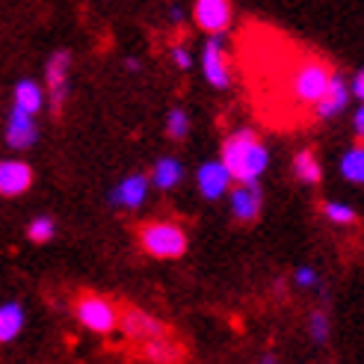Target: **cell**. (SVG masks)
Instances as JSON below:
<instances>
[{"mask_svg": "<svg viewBox=\"0 0 364 364\" xmlns=\"http://www.w3.org/2000/svg\"><path fill=\"white\" fill-rule=\"evenodd\" d=\"M223 163L234 181H261L269 166V151L258 134L243 127L223 142Z\"/></svg>", "mask_w": 364, "mask_h": 364, "instance_id": "cell-1", "label": "cell"}, {"mask_svg": "<svg viewBox=\"0 0 364 364\" xmlns=\"http://www.w3.org/2000/svg\"><path fill=\"white\" fill-rule=\"evenodd\" d=\"M332 80V65L320 60V57H308L302 63H296L290 68L287 77V95L296 107H311L320 101V95L326 92V86Z\"/></svg>", "mask_w": 364, "mask_h": 364, "instance_id": "cell-2", "label": "cell"}, {"mask_svg": "<svg viewBox=\"0 0 364 364\" xmlns=\"http://www.w3.org/2000/svg\"><path fill=\"white\" fill-rule=\"evenodd\" d=\"M139 243L151 258H181L187 252V234L175 223H145L139 228Z\"/></svg>", "mask_w": 364, "mask_h": 364, "instance_id": "cell-3", "label": "cell"}, {"mask_svg": "<svg viewBox=\"0 0 364 364\" xmlns=\"http://www.w3.org/2000/svg\"><path fill=\"white\" fill-rule=\"evenodd\" d=\"M75 314H77V320L86 326V329H92L98 335H110L119 326V308L110 299H104V296H92V294L80 296L75 302Z\"/></svg>", "mask_w": 364, "mask_h": 364, "instance_id": "cell-4", "label": "cell"}, {"mask_svg": "<svg viewBox=\"0 0 364 364\" xmlns=\"http://www.w3.org/2000/svg\"><path fill=\"white\" fill-rule=\"evenodd\" d=\"M119 326H122V332L131 338L134 343H145V341L169 335V329L157 317H151L149 311H139V308H134V305L124 308V311L119 314Z\"/></svg>", "mask_w": 364, "mask_h": 364, "instance_id": "cell-5", "label": "cell"}, {"mask_svg": "<svg viewBox=\"0 0 364 364\" xmlns=\"http://www.w3.org/2000/svg\"><path fill=\"white\" fill-rule=\"evenodd\" d=\"M231 193V213L237 223H255L264 208V193L258 181H237V187Z\"/></svg>", "mask_w": 364, "mask_h": 364, "instance_id": "cell-6", "label": "cell"}, {"mask_svg": "<svg viewBox=\"0 0 364 364\" xmlns=\"http://www.w3.org/2000/svg\"><path fill=\"white\" fill-rule=\"evenodd\" d=\"M193 18H196V24L202 27L205 33L223 36L231 27V18H234L231 0H196Z\"/></svg>", "mask_w": 364, "mask_h": 364, "instance_id": "cell-7", "label": "cell"}, {"mask_svg": "<svg viewBox=\"0 0 364 364\" xmlns=\"http://www.w3.org/2000/svg\"><path fill=\"white\" fill-rule=\"evenodd\" d=\"M202 71L205 77L213 89H228L231 83V68H228V53L220 42V36H213V39L205 45V53H202Z\"/></svg>", "mask_w": 364, "mask_h": 364, "instance_id": "cell-8", "label": "cell"}, {"mask_svg": "<svg viewBox=\"0 0 364 364\" xmlns=\"http://www.w3.org/2000/svg\"><path fill=\"white\" fill-rule=\"evenodd\" d=\"M68 68H71V53L68 50H57L48 60L45 77H48L50 101H53V113H60V107H63V101L68 95Z\"/></svg>", "mask_w": 364, "mask_h": 364, "instance_id": "cell-9", "label": "cell"}, {"mask_svg": "<svg viewBox=\"0 0 364 364\" xmlns=\"http://www.w3.org/2000/svg\"><path fill=\"white\" fill-rule=\"evenodd\" d=\"M36 136H39V131H36V116L21 110L18 104H12L9 110V119H6V142L9 149H30V145L36 142Z\"/></svg>", "mask_w": 364, "mask_h": 364, "instance_id": "cell-10", "label": "cell"}, {"mask_svg": "<svg viewBox=\"0 0 364 364\" xmlns=\"http://www.w3.org/2000/svg\"><path fill=\"white\" fill-rule=\"evenodd\" d=\"M350 98H353V92H350L347 80H343L341 75H335V71H332L329 86H326V92H323V95H320V101L314 104L317 119H335V116H341L343 110H347Z\"/></svg>", "mask_w": 364, "mask_h": 364, "instance_id": "cell-11", "label": "cell"}, {"mask_svg": "<svg viewBox=\"0 0 364 364\" xmlns=\"http://www.w3.org/2000/svg\"><path fill=\"white\" fill-rule=\"evenodd\" d=\"M231 172L225 169V163L223 160H208L202 169H198V175H196V184H198V190H202V196L205 198H223L228 190H231Z\"/></svg>", "mask_w": 364, "mask_h": 364, "instance_id": "cell-12", "label": "cell"}, {"mask_svg": "<svg viewBox=\"0 0 364 364\" xmlns=\"http://www.w3.org/2000/svg\"><path fill=\"white\" fill-rule=\"evenodd\" d=\"M33 184V169L24 160H0V196H21Z\"/></svg>", "mask_w": 364, "mask_h": 364, "instance_id": "cell-13", "label": "cell"}, {"mask_svg": "<svg viewBox=\"0 0 364 364\" xmlns=\"http://www.w3.org/2000/svg\"><path fill=\"white\" fill-rule=\"evenodd\" d=\"M149 196V178L145 175H127L124 181H119L116 190L110 193V205L116 208H139Z\"/></svg>", "mask_w": 364, "mask_h": 364, "instance_id": "cell-14", "label": "cell"}, {"mask_svg": "<svg viewBox=\"0 0 364 364\" xmlns=\"http://www.w3.org/2000/svg\"><path fill=\"white\" fill-rule=\"evenodd\" d=\"M139 353L149 361H181V355H184V350L172 341V335H163V338L139 343Z\"/></svg>", "mask_w": 364, "mask_h": 364, "instance_id": "cell-15", "label": "cell"}, {"mask_svg": "<svg viewBox=\"0 0 364 364\" xmlns=\"http://www.w3.org/2000/svg\"><path fill=\"white\" fill-rule=\"evenodd\" d=\"M181 178H184V166H181V160L175 157H163L154 163V172H151V181L157 190H172L181 184Z\"/></svg>", "mask_w": 364, "mask_h": 364, "instance_id": "cell-16", "label": "cell"}, {"mask_svg": "<svg viewBox=\"0 0 364 364\" xmlns=\"http://www.w3.org/2000/svg\"><path fill=\"white\" fill-rule=\"evenodd\" d=\"M12 104H18L21 110L27 113H39L42 110V104H45V92H42V86L39 83H33V80H18L15 83V98Z\"/></svg>", "mask_w": 364, "mask_h": 364, "instance_id": "cell-17", "label": "cell"}, {"mask_svg": "<svg viewBox=\"0 0 364 364\" xmlns=\"http://www.w3.org/2000/svg\"><path fill=\"white\" fill-rule=\"evenodd\" d=\"M21 329H24V311H21V305H18V302L0 305V343L15 341Z\"/></svg>", "mask_w": 364, "mask_h": 364, "instance_id": "cell-18", "label": "cell"}, {"mask_svg": "<svg viewBox=\"0 0 364 364\" xmlns=\"http://www.w3.org/2000/svg\"><path fill=\"white\" fill-rule=\"evenodd\" d=\"M294 175L302 181V184H320V178H323V169H320V160L314 151H299L294 157Z\"/></svg>", "mask_w": 364, "mask_h": 364, "instance_id": "cell-19", "label": "cell"}, {"mask_svg": "<svg viewBox=\"0 0 364 364\" xmlns=\"http://www.w3.org/2000/svg\"><path fill=\"white\" fill-rule=\"evenodd\" d=\"M341 175L350 184H364V145H353L341 157Z\"/></svg>", "mask_w": 364, "mask_h": 364, "instance_id": "cell-20", "label": "cell"}, {"mask_svg": "<svg viewBox=\"0 0 364 364\" xmlns=\"http://www.w3.org/2000/svg\"><path fill=\"white\" fill-rule=\"evenodd\" d=\"M53 234H57V223H53L50 216H36L27 225V237L33 243H48V240H53Z\"/></svg>", "mask_w": 364, "mask_h": 364, "instance_id": "cell-21", "label": "cell"}, {"mask_svg": "<svg viewBox=\"0 0 364 364\" xmlns=\"http://www.w3.org/2000/svg\"><path fill=\"white\" fill-rule=\"evenodd\" d=\"M323 213L329 216L332 223H338V225H353L358 216H355V210L350 208V205H343V202H326L323 205Z\"/></svg>", "mask_w": 364, "mask_h": 364, "instance_id": "cell-22", "label": "cell"}, {"mask_svg": "<svg viewBox=\"0 0 364 364\" xmlns=\"http://www.w3.org/2000/svg\"><path fill=\"white\" fill-rule=\"evenodd\" d=\"M308 332H311V341L314 343H326L329 341V332H332V323L323 311H314L311 320H308Z\"/></svg>", "mask_w": 364, "mask_h": 364, "instance_id": "cell-23", "label": "cell"}, {"mask_svg": "<svg viewBox=\"0 0 364 364\" xmlns=\"http://www.w3.org/2000/svg\"><path fill=\"white\" fill-rule=\"evenodd\" d=\"M166 134L172 139H184L190 134V116L184 110H172L169 119H166Z\"/></svg>", "mask_w": 364, "mask_h": 364, "instance_id": "cell-24", "label": "cell"}, {"mask_svg": "<svg viewBox=\"0 0 364 364\" xmlns=\"http://www.w3.org/2000/svg\"><path fill=\"white\" fill-rule=\"evenodd\" d=\"M294 279H296L299 287H317V282H320V279H317V272H314L311 267H299V269L294 272Z\"/></svg>", "mask_w": 364, "mask_h": 364, "instance_id": "cell-25", "label": "cell"}, {"mask_svg": "<svg viewBox=\"0 0 364 364\" xmlns=\"http://www.w3.org/2000/svg\"><path fill=\"white\" fill-rule=\"evenodd\" d=\"M172 60H175L178 68H190V65H193V57H190V50H187L184 45H175V48H172Z\"/></svg>", "mask_w": 364, "mask_h": 364, "instance_id": "cell-26", "label": "cell"}, {"mask_svg": "<svg viewBox=\"0 0 364 364\" xmlns=\"http://www.w3.org/2000/svg\"><path fill=\"white\" fill-rule=\"evenodd\" d=\"M350 92H353V98L364 101V68H361V71H358V75L353 77V86H350Z\"/></svg>", "mask_w": 364, "mask_h": 364, "instance_id": "cell-27", "label": "cell"}, {"mask_svg": "<svg viewBox=\"0 0 364 364\" xmlns=\"http://www.w3.org/2000/svg\"><path fill=\"white\" fill-rule=\"evenodd\" d=\"M353 124H355V134H358V139H364V101H361V107H358V113H355Z\"/></svg>", "mask_w": 364, "mask_h": 364, "instance_id": "cell-28", "label": "cell"}, {"mask_svg": "<svg viewBox=\"0 0 364 364\" xmlns=\"http://www.w3.org/2000/svg\"><path fill=\"white\" fill-rule=\"evenodd\" d=\"M169 18H172V21H175V24H181V21H184V12H181L178 6H172V12H169Z\"/></svg>", "mask_w": 364, "mask_h": 364, "instance_id": "cell-29", "label": "cell"}, {"mask_svg": "<svg viewBox=\"0 0 364 364\" xmlns=\"http://www.w3.org/2000/svg\"><path fill=\"white\" fill-rule=\"evenodd\" d=\"M124 65H127V71H139V60H127Z\"/></svg>", "mask_w": 364, "mask_h": 364, "instance_id": "cell-30", "label": "cell"}]
</instances>
